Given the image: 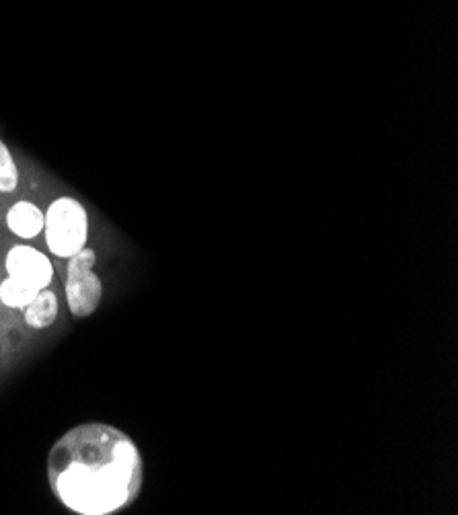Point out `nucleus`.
<instances>
[{"mask_svg": "<svg viewBox=\"0 0 458 515\" xmlns=\"http://www.w3.org/2000/svg\"><path fill=\"white\" fill-rule=\"evenodd\" d=\"M17 187H19L17 163L7 142L0 138V193H13Z\"/></svg>", "mask_w": 458, "mask_h": 515, "instance_id": "obj_8", "label": "nucleus"}, {"mask_svg": "<svg viewBox=\"0 0 458 515\" xmlns=\"http://www.w3.org/2000/svg\"><path fill=\"white\" fill-rule=\"evenodd\" d=\"M66 302L74 319H87L95 314L103 300V282L95 273L97 253L89 247L66 259Z\"/></svg>", "mask_w": 458, "mask_h": 515, "instance_id": "obj_3", "label": "nucleus"}, {"mask_svg": "<svg viewBox=\"0 0 458 515\" xmlns=\"http://www.w3.org/2000/svg\"><path fill=\"white\" fill-rule=\"evenodd\" d=\"M5 271L13 280L42 292L54 282L52 259L31 245H15L5 257Z\"/></svg>", "mask_w": 458, "mask_h": 515, "instance_id": "obj_4", "label": "nucleus"}, {"mask_svg": "<svg viewBox=\"0 0 458 515\" xmlns=\"http://www.w3.org/2000/svg\"><path fill=\"white\" fill-rule=\"evenodd\" d=\"M37 294L40 292L13 280L9 275L0 282V304L9 310H23Z\"/></svg>", "mask_w": 458, "mask_h": 515, "instance_id": "obj_7", "label": "nucleus"}, {"mask_svg": "<svg viewBox=\"0 0 458 515\" xmlns=\"http://www.w3.org/2000/svg\"><path fill=\"white\" fill-rule=\"evenodd\" d=\"M7 228L19 239L33 241L44 234V210L29 200H19L7 212Z\"/></svg>", "mask_w": 458, "mask_h": 515, "instance_id": "obj_5", "label": "nucleus"}, {"mask_svg": "<svg viewBox=\"0 0 458 515\" xmlns=\"http://www.w3.org/2000/svg\"><path fill=\"white\" fill-rule=\"evenodd\" d=\"M44 234L50 253L70 259L89 243V212L76 197L62 195L44 212Z\"/></svg>", "mask_w": 458, "mask_h": 515, "instance_id": "obj_2", "label": "nucleus"}, {"mask_svg": "<svg viewBox=\"0 0 458 515\" xmlns=\"http://www.w3.org/2000/svg\"><path fill=\"white\" fill-rule=\"evenodd\" d=\"M54 499L74 515H116L144 487V460L130 435L109 423H81L52 444L46 462Z\"/></svg>", "mask_w": 458, "mask_h": 515, "instance_id": "obj_1", "label": "nucleus"}, {"mask_svg": "<svg viewBox=\"0 0 458 515\" xmlns=\"http://www.w3.org/2000/svg\"><path fill=\"white\" fill-rule=\"evenodd\" d=\"M58 312H60L58 296L54 290L46 288L23 308V321L33 331H44L58 321Z\"/></svg>", "mask_w": 458, "mask_h": 515, "instance_id": "obj_6", "label": "nucleus"}]
</instances>
